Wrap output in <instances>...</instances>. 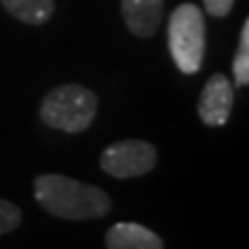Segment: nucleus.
Masks as SVG:
<instances>
[{
    "label": "nucleus",
    "mask_w": 249,
    "mask_h": 249,
    "mask_svg": "<svg viewBox=\"0 0 249 249\" xmlns=\"http://www.w3.org/2000/svg\"><path fill=\"white\" fill-rule=\"evenodd\" d=\"M34 189L37 204L62 220H98L110 212L112 206L108 193L100 187L62 175H40Z\"/></svg>",
    "instance_id": "nucleus-1"
},
{
    "label": "nucleus",
    "mask_w": 249,
    "mask_h": 249,
    "mask_svg": "<svg viewBox=\"0 0 249 249\" xmlns=\"http://www.w3.org/2000/svg\"><path fill=\"white\" fill-rule=\"evenodd\" d=\"M98 112V96L79 83H65L46 93L40 106L42 121L65 133L89 129Z\"/></svg>",
    "instance_id": "nucleus-2"
},
{
    "label": "nucleus",
    "mask_w": 249,
    "mask_h": 249,
    "mask_svg": "<svg viewBox=\"0 0 249 249\" xmlns=\"http://www.w3.org/2000/svg\"><path fill=\"white\" fill-rule=\"evenodd\" d=\"M168 50L181 73L196 75L201 69L206 54V21L197 4L183 2L170 13Z\"/></svg>",
    "instance_id": "nucleus-3"
},
{
    "label": "nucleus",
    "mask_w": 249,
    "mask_h": 249,
    "mask_svg": "<svg viewBox=\"0 0 249 249\" xmlns=\"http://www.w3.org/2000/svg\"><path fill=\"white\" fill-rule=\"evenodd\" d=\"M158 162V152L143 139H123L106 147L100 156V166L114 178H133L147 175Z\"/></svg>",
    "instance_id": "nucleus-4"
},
{
    "label": "nucleus",
    "mask_w": 249,
    "mask_h": 249,
    "mask_svg": "<svg viewBox=\"0 0 249 249\" xmlns=\"http://www.w3.org/2000/svg\"><path fill=\"white\" fill-rule=\"evenodd\" d=\"M232 104H235V88L231 79L222 73H214L201 89L197 114L208 127H222L229 121Z\"/></svg>",
    "instance_id": "nucleus-5"
},
{
    "label": "nucleus",
    "mask_w": 249,
    "mask_h": 249,
    "mask_svg": "<svg viewBox=\"0 0 249 249\" xmlns=\"http://www.w3.org/2000/svg\"><path fill=\"white\" fill-rule=\"evenodd\" d=\"M123 21L137 37H152L164 19V0H121Z\"/></svg>",
    "instance_id": "nucleus-6"
},
{
    "label": "nucleus",
    "mask_w": 249,
    "mask_h": 249,
    "mask_svg": "<svg viewBox=\"0 0 249 249\" xmlns=\"http://www.w3.org/2000/svg\"><path fill=\"white\" fill-rule=\"evenodd\" d=\"M108 249H164L162 239L143 224L116 222L106 232Z\"/></svg>",
    "instance_id": "nucleus-7"
},
{
    "label": "nucleus",
    "mask_w": 249,
    "mask_h": 249,
    "mask_svg": "<svg viewBox=\"0 0 249 249\" xmlns=\"http://www.w3.org/2000/svg\"><path fill=\"white\" fill-rule=\"evenodd\" d=\"M2 9L21 23L44 25L54 15V0H0Z\"/></svg>",
    "instance_id": "nucleus-8"
},
{
    "label": "nucleus",
    "mask_w": 249,
    "mask_h": 249,
    "mask_svg": "<svg viewBox=\"0 0 249 249\" xmlns=\"http://www.w3.org/2000/svg\"><path fill=\"white\" fill-rule=\"evenodd\" d=\"M232 75H235L237 88H245L249 83V19H245L243 27H241L239 48L235 60H232Z\"/></svg>",
    "instance_id": "nucleus-9"
},
{
    "label": "nucleus",
    "mask_w": 249,
    "mask_h": 249,
    "mask_svg": "<svg viewBox=\"0 0 249 249\" xmlns=\"http://www.w3.org/2000/svg\"><path fill=\"white\" fill-rule=\"evenodd\" d=\"M21 220H23L21 208L15 206L13 201L0 199V235L13 232L21 224Z\"/></svg>",
    "instance_id": "nucleus-10"
},
{
    "label": "nucleus",
    "mask_w": 249,
    "mask_h": 249,
    "mask_svg": "<svg viewBox=\"0 0 249 249\" xmlns=\"http://www.w3.org/2000/svg\"><path fill=\"white\" fill-rule=\"evenodd\" d=\"M204 6H206V11L212 15V17L222 19L232 11L235 0H204Z\"/></svg>",
    "instance_id": "nucleus-11"
}]
</instances>
